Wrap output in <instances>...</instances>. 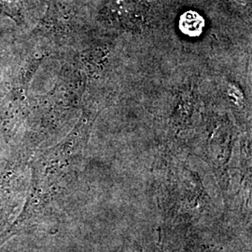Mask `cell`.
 <instances>
[{
	"mask_svg": "<svg viewBox=\"0 0 252 252\" xmlns=\"http://www.w3.org/2000/svg\"><path fill=\"white\" fill-rule=\"evenodd\" d=\"M17 163L10 165L0 177V248L3 238L22 210L26 189L16 179Z\"/></svg>",
	"mask_w": 252,
	"mask_h": 252,
	"instance_id": "obj_1",
	"label": "cell"
},
{
	"mask_svg": "<svg viewBox=\"0 0 252 252\" xmlns=\"http://www.w3.org/2000/svg\"><path fill=\"white\" fill-rule=\"evenodd\" d=\"M205 22L198 13L194 11L186 12L180 20V28L190 36L199 35L203 29Z\"/></svg>",
	"mask_w": 252,
	"mask_h": 252,
	"instance_id": "obj_2",
	"label": "cell"
}]
</instances>
